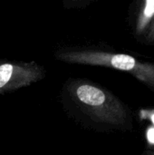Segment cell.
Here are the masks:
<instances>
[{"label":"cell","mask_w":154,"mask_h":155,"mask_svg":"<svg viewBox=\"0 0 154 155\" xmlns=\"http://www.w3.org/2000/svg\"><path fill=\"white\" fill-rule=\"evenodd\" d=\"M129 25L135 40L154 45V0H133L129 8Z\"/></svg>","instance_id":"277c9868"},{"label":"cell","mask_w":154,"mask_h":155,"mask_svg":"<svg viewBox=\"0 0 154 155\" xmlns=\"http://www.w3.org/2000/svg\"><path fill=\"white\" fill-rule=\"evenodd\" d=\"M61 99L68 114L87 128L101 133L133 130L130 107L113 92L90 80L68 79Z\"/></svg>","instance_id":"6da1fadb"},{"label":"cell","mask_w":154,"mask_h":155,"mask_svg":"<svg viewBox=\"0 0 154 155\" xmlns=\"http://www.w3.org/2000/svg\"><path fill=\"white\" fill-rule=\"evenodd\" d=\"M92 0H64V5H81V4H87L88 2H91Z\"/></svg>","instance_id":"5b68a950"},{"label":"cell","mask_w":154,"mask_h":155,"mask_svg":"<svg viewBox=\"0 0 154 155\" xmlns=\"http://www.w3.org/2000/svg\"><path fill=\"white\" fill-rule=\"evenodd\" d=\"M143 155H154V149H151V150H146L144 152Z\"/></svg>","instance_id":"8992f818"},{"label":"cell","mask_w":154,"mask_h":155,"mask_svg":"<svg viewBox=\"0 0 154 155\" xmlns=\"http://www.w3.org/2000/svg\"><path fill=\"white\" fill-rule=\"evenodd\" d=\"M55 57L68 64L103 66L128 73L154 92V63L141 61L127 54L97 49H64L57 51Z\"/></svg>","instance_id":"7a4b0ae2"},{"label":"cell","mask_w":154,"mask_h":155,"mask_svg":"<svg viewBox=\"0 0 154 155\" xmlns=\"http://www.w3.org/2000/svg\"><path fill=\"white\" fill-rule=\"evenodd\" d=\"M45 77V70L35 62L0 59V95L29 86Z\"/></svg>","instance_id":"3957f363"}]
</instances>
